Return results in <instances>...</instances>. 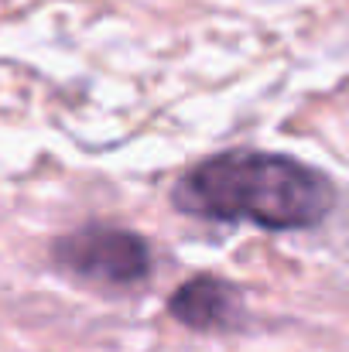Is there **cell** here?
Segmentation results:
<instances>
[{"label":"cell","instance_id":"6da1fadb","mask_svg":"<svg viewBox=\"0 0 349 352\" xmlns=\"http://www.w3.org/2000/svg\"><path fill=\"white\" fill-rule=\"evenodd\" d=\"M171 202L189 216L281 233L319 226L336 209V188L322 171L288 154L226 151L178 178Z\"/></svg>","mask_w":349,"mask_h":352},{"label":"cell","instance_id":"7a4b0ae2","mask_svg":"<svg viewBox=\"0 0 349 352\" xmlns=\"http://www.w3.org/2000/svg\"><path fill=\"white\" fill-rule=\"evenodd\" d=\"M52 260L79 280L110 287H130L151 270L147 243L137 233L116 226H83L76 233H65L55 239Z\"/></svg>","mask_w":349,"mask_h":352},{"label":"cell","instance_id":"3957f363","mask_svg":"<svg viewBox=\"0 0 349 352\" xmlns=\"http://www.w3.org/2000/svg\"><path fill=\"white\" fill-rule=\"evenodd\" d=\"M171 318H178L182 325L195 329V332H213V329H233L243 315L240 308V291L220 280V277H195L189 284H182L171 301H168Z\"/></svg>","mask_w":349,"mask_h":352}]
</instances>
